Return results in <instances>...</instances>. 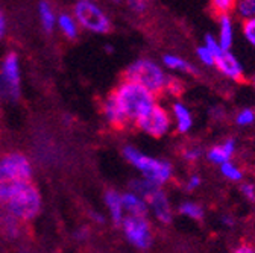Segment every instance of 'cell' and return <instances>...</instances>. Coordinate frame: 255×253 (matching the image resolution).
Segmentation results:
<instances>
[{
  "label": "cell",
  "mask_w": 255,
  "mask_h": 253,
  "mask_svg": "<svg viewBox=\"0 0 255 253\" xmlns=\"http://www.w3.org/2000/svg\"><path fill=\"white\" fill-rule=\"evenodd\" d=\"M0 205L18 221H30L41 211L43 199L37 185L30 180L0 182Z\"/></svg>",
  "instance_id": "1"
},
{
  "label": "cell",
  "mask_w": 255,
  "mask_h": 253,
  "mask_svg": "<svg viewBox=\"0 0 255 253\" xmlns=\"http://www.w3.org/2000/svg\"><path fill=\"white\" fill-rule=\"evenodd\" d=\"M210 117L216 121H222L223 118H225V109H223L222 106H213L210 109Z\"/></svg>",
  "instance_id": "36"
},
{
  "label": "cell",
  "mask_w": 255,
  "mask_h": 253,
  "mask_svg": "<svg viewBox=\"0 0 255 253\" xmlns=\"http://www.w3.org/2000/svg\"><path fill=\"white\" fill-rule=\"evenodd\" d=\"M156 188H158V185H155L153 182L147 180V179L143 177V176H140L138 179L132 180V183H131V189H132V191L141 194L144 199H147V197L155 191Z\"/></svg>",
  "instance_id": "24"
},
{
  "label": "cell",
  "mask_w": 255,
  "mask_h": 253,
  "mask_svg": "<svg viewBox=\"0 0 255 253\" xmlns=\"http://www.w3.org/2000/svg\"><path fill=\"white\" fill-rule=\"evenodd\" d=\"M73 15L81 29L90 34L105 35L113 27L110 14L101 3H98V0H78L73 5Z\"/></svg>",
  "instance_id": "5"
},
{
  "label": "cell",
  "mask_w": 255,
  "mask_h": 253,
  "mask_svg": "<svg viewBox=\"0 0 255 253\" xmlns=\"http://www.w3.org/2000/svg\"><path fill=\"white\" fill-rule=\"evenodd\" d=\"M90 217L93 218V221H98V223H105V217L101 212H90Z\"/></svg>",
  "instance_id": "39"
},
{
  "label": "cell",
  "mask_w": 255,
  "mask_h": 253,
  "mask_svg": "<svg viewBox=\"0 0 255 253\" xmlns=\"http://www.w3.org/2000/svg\"><path fill=\"white\" fill-rule=\"evenodd\" d=\"M202 185V177L198 173H191L185 180H184V189L187 193H195Z\"/></svg>",
  "instance_id": "31"
},
{
  "label": "cell",
  "mask_w": 255,
  "mask_h": 253,
  "mask_svg": "<svg viewBox=\"0 0 255 253\" xmlns=\"http://www.w3.org/2000/svg\"><path fill=\"white\" fill-rule=\"evenodd\" d=\"M234 123L239 128H249L255 124V109L254 108H242L234 115Z\"/></svg>",
  "instance_id": "25"
},
{
  "label": "cell",
  "mask_w": 255,
  "mask_h": 253,
  "mask_svg": "<svg viewBox=\"0 0 255 253\" xmlns=\"http://www.w3.org/2000/svg\"><path fill=\"white\" fill-rule=\"evenodd\" d=\"M236 252H237V253H252V252H255V247L248 246L246 243H242V244L236 249Z\"/></svg>",
  "instance_id": "38"
},
{
  "label": "cell",
  "mask_w": 255,
  "mask_h": 253,
  "mask_svg": "<svg viewBox=\"0 0 255 253\" xmlns=\"http://www.w3.org/2000/svg\"><path fill=\"white\" fill-rule=\"evenodd\" d=\"M137 128L149 135L150 138H164L173 129V120L170 109H167L161 103H155L144 115H141L135 123Z\"/></svg>",
  "instance_id": "7"
},
{
  "label": "cell",
  "mask_w": 255,
  "mask_h": 253,
  "mask_svg": "<svg viewBox=\"0 0 255 253\" xmlns=\"http://www.w3.org/2000/svg\"><path fill=\"white\" fill-rule=\"evenodd\" d=\"M104 203L108 211L110 220L114 225L120 226L123 218L126 217L125 206H123V193L117 191V189H108L104 196Z\"/></svg>",
  "instance_id": "16"
},
{
  "label": "cell",
  "mask_w": 255,
  "mask_h": 253,
  "mask_svg": "<svg viewBox=\"0 0 255 253\" xmlns=\"http://www.w3.org/2000/svg\"><path fill=\"white\" fill-rule=\"evenodd\" d=\"M251 85H252V88L255 89V75H252V78H251Z\"/></svg>",
  "instance_id": "41"
},
{
  "label": "cell",
  "mask_w": 255,
  "mask_h": 253,
  "mask_svg": "<svg viewBox=\"0 0 255 253\" xmlns=\"http://www.w3.org/2000/svg\"><path fill=\"white\" fill-rule=\"evenodd\" d=\"M6 32H8V21H6V15H5L2 6H0V41L5 38Z\"/></svg>",
  "instance_id": "35"
},
{
  "label": "cell",
  "mask_w": 255,
  "mask_h": 253,
  "mask_svg": "<svg viewBox=\"0 0 255 253\" xmlns=\"http://www.w3.org/2000/svg\"><path fill=\"white\" fill-rule=\"evenodd\" d=\"M217 167H219L220 174L227 180H230V182H242L243 180V170L233 160H230L227 163H222Z\"/></svg>",
  "instance_id": "22"
},
{
  "label": "cell",
  "mask_w": 255,
  "mask_h": 253,
  "mask_svg": "<svg viewBox=\"0 0 255 253\" xmlns=\"http://www.w3.org/2000/svg\"><path fill=\"white\" fill-rule=\"evenodd\" d=\"M110 2H111V3H114V5H119V3H122V2H123V0H110Z\"/></svg>",
  "instance_id": "42"
},
{
  "label": "cell",
  "mask_w": 255,
  "mask_h": 253,
  "mask_svg": "<svg viewBox=\"0 0 255 253\" xmlns=\"http://www.w3.org/2000/svg\"><path fill=\"white\" fill-rule=\"evenodd\" d=\"M233 14L242 21L255 18V0H236Z\"/></svg>",
  "instance_id": "23"
},
{
  "label": "cell",
  "mask_w": 255,
  "mask_h": 253,
  "mask_svg": "<svg viewBox=\"0 0 255 253\" xmlns=\"http://www.w3.org/2000/svg\"><path fill=\"white\" fill-rule=\"evenodd\" d=\"M236 6V0H210V8L214 14H233Z\"/></svg>",
  "instance_id": "26"
},
{
  "label": "cell",
  "mask_w": 255,
  "mask_h": 253,
  "mask_svg": "<svg viewBox=\"0 0 255 253\" xmlns=\"http://www.w3.org/2000/svg\"><path fill=\"white\" fill-rule=\"evenodd\" d=\"M240 193L248 202H255V183L252 182L240 183Z\"/></svg>",
  "instance_id": "32"
},
{
  "label": "cell",
  "mask_w": 255,
  "mask_h": 253,
  "mask_svg": "<svg viewBox=\"0 0 255 253\" xmlns=\"http://www.w3.org/2000/svg\"><path fill=\"white\" fill-rule=\"evenodd\" d=\"M163 66L176 73H184V75H198V67L190 62L187 58L176 55V53H166L163 56Z\"/></svg>",
  "instance_id": "18"
},
{
  "label": "cell",
  "mask_w": 255,
  "mask_h": 253,
  "mask_svg": "<svg viewBox=\"0 0 255 253\" xmlns=\"http://www.w3.org/2000/svg\"><path fill=\"white\" fill-rule=\"evenodd\" d=\"M242 35H243L245 41L255 50V18H251V20L243 21Z\"/></svg>",
  "instance_id": "29"
},
{
  "label": "cell",
  "mask_w": 255,
  "mask_h": 253,
  "mask_svg": "<svg viewBox=\"0 0 255 253\" xmlns=\"http://www.w3.org/2000/svg\"><path fill=\"white\" fill-rule=\"evenodd\" d=\"M32 179V164L20 152L0 156V182H20Z\"/></svg>",
  "instance_id": "9"
},
{
  "label": "cell",
  "mask_w": 255,
  "mask_h": 253,
  "mask_svg": "<svg viewBox=\"0 0 255 253\" xmlns=\"http://www.w3.org/2000/svg\"><path fill=\"white\" fill-rule=\"evenodd\" d=\"M78 232L79 234H76V240H79V241H84L88 237V231L87 229H79Z\"/></svg>",
  "instance_id": "40"
},
{
  "label": "cell",
  "mask_w": 255,
  "mask_h": 253,
  "mask_svg": "<svg viewBox=\"0 0 255 253\" xmlns=\"http://www.w3.org/2000/svg\"><path fill=\"white\" fill-rule=\"evenodd\" d=\"M170 114L173 120V129L178 134L185 135L193 129V126H195L193 114H191L190 108L184 102L175 100L170 106Z\"/></svg>",
  "instance_id": "14"
},
{
  "label": "cell",
  "mask_w": 255,
  "mask_h": 253,
  "mask_svg": "<svg viewBox=\"0 0 255 253\" xmlns=\"http://www.w3.org/2000/svg\"><path fill=\"white\" fill-rule=\"evenodd\" d=\"M125 78L141 84L156 96L166 92L167 84L170 81V75L167 73L163 62H156L155 59L146 56L131 62L125 70Z\"/></svg>",
  "instance_id": "4"
},
{
  "label": "cell",
  "mask_w": 255,
  "mask_h": 253,
  "mask_svg": "<svg viewBox=\"0 0 255 253\" xmlns=\"http://www.w3.org/2000/svg\"><path fill=\"white\" fill-rule=\"evenodd\" d=\"M220 223H222L223 228L231 229V228H234V225H236V218H234L231 214H223V215L220 217Z\"/></svg>",
  "instance_id": "37"
},
{
  "label": "cell",
  "mask_w": 255,
  "mask_h": 253,
  "mask_svg": "<svg viewBox=\"0 0 255 253\" xmlns=\"http://www.w3.org/2000/svg\"><path fill=\"white\" fill-rule=\"evenodd\" d=\"M196 58H198V61L201 62L202 66H205V67H214L216 55L205 44L198 46V49H196Z\"/></svg>",
  "instance_id": "27"
},
{
  "label": "cell",
  "mask_w": 255,
  "mask_h": 253,
  "mask_svg": "<svg viewBox=\"0 0 255 253\" xmlns=\"http://www.w3.org/2000/svg\"><path fill=\"white\" fill-rule=\"evenodd\" d=\"M123 2H125V5L128 6V9H129L132 14L141 15L147 9V2H149V0H123Z\"/></svg>",
  "instance_id": "30"
},
{
  "label": "cell",
  "mask_w": 255,
  "mask_h": 253,
  "mask_svg": "<svg viewBox=\"0 0 255 253\" xmlns=\"http://www.w3.org/2000/svg\"><path fill=\"white\" fill-rule=\"evenodd\" d=\"M123 206H125L126 215H147L149 214L147 199L132 191V189L123 193Z\"/></svg>",
  "instance_id": "17"
},
{
  "label": "cell",
  "mask_w": 255,
  "mask_h": 253,
  "mask_svg": "<svg viewBox=\"0 0 255 253\" xmlns=\"http://www.w3.org/2000/svg\"><path fill=\"white\" fill-rule=\"evenodd\" d=\"M21 96V64L15 53H8L0 64V102H17Z\"/></svg>",
  "instance_id": "6"
},
{
  "label": "cell",
  "mask_w": 255,
  "mask_h": 253,
  "mask_svg": "<svg viewBox=\"0 0 255 253\" xmlns=\"http://www.w3.org/2000/svg\"><path fill=\"white\" fill-rule=\"evenodd\" d=\"M204 44H205V46H207V47H208V49H210L216 56L223 50V49L220 47V44H219L217 38H216L214 35H211V34H207V35H205V38H204Z\"/></svg>",
  "instance_id": "34"
},
{
  "label": "cell",
  "mask_w": 255,
  "mask_h": 253,
  "mask_svg": "<svg viewBox=\"0 0 255 253\" xmlns=\"http://www.w3.org/2000/svg\"><path fill=\"white\" fill-rule=\"evenodd\" d=\"M178 214L193 220V221H202L205 217V211L201 203L193 200H184L178 206Z\"/></svg>",
  "instance_id": "21"
},
{
  "label": "cell",
  "mask_w": 255,
  "mask_h": 253,
  "mask_svg": "<svg viewBox=\"0 0 255 253\" xmlns=\"http://www.w3.org/2000/svg\"><path fill=\"white\" fill-rule=\"evenodd\" d=\"M217 41L222 49L231 50L236 41V21L233 14L217 15Z\"/></svg>",
  "instance_id": "15"
},
{
  "label": "cell",
  "mask_w": 255,
  "mask_h": 253,
  "mask_svg": "<svg viewBox=\"0 0 255 253\" xmlns=\"http://www.w3.org/2000/svg\"><path fill=\"white\" fill-rule=\"evenodd\" d=\"M125 240L134 249L147 250L153 244V229L147 215H126L120 223Z\"/></svg>",
  "instance_id": "8"
},
{
  "label": "cell",
  "mask_w": 255,
  "mask_h": 253,
  "mask_svg": "<svg viewBox=\"0 0 255 253\" xmlns=\"http://www.w3.org/2000/svg\"><path fill=\"white\" fill-rule=\"evenodd\" d=\"M122 153L125 160L140 173V176L146 177L155 185L164 186L173 179V164L163 158L147 155L134 146H125Z\"/></svg>",
  "instance_id": "3"
},
{
  "label": "cell",
  "mask_w": 255,
  "mask_h": 253,
  "mask_svg": "<svg viewBox=\"0 0 255 253\" xmlns=\"http://www.w3.org/2000/svg\"><path fill=\"white\" fill-rule=\"evenodd\" d=\"M113 94L131 123H135L158 102V96L155 92H152L141 84L126 78L114 88Z\"/></svg>",
  "instance_id": "2"
},
{
  "label": "cell",
  "mask_w": 255,
  "mask_h": 253,
  "mask_svg": "<svg viewBox=\"0 0 255 253\" xmlns=\"http://www.w3.org/2000/svg\"><path fill=\"white\" fill-rule=\"evenodd\" d=\"M237 152V140L236 138H225L220 143L213 144L207 152H205V158L207 161L214 164V166H220L222 163H227L236 156Z\"/></svg>",
  "instance_id": "13"
},
{
  "label": "cell",
  "mask_w": 255,
  "mask_h": 253,
  "mask_svg": "<svg viewBox=\"0 0 255 253\" xmlns=\"http://www.w3.org/2000/svg\"><path fill=\"white\" fill-rule=\"evenodd\" d=\"M56 29L67 40H75L79 35L81 26H79L76 17L73 15V12H61V14H58Z\"/></svg>",
  "instance_id": "19"
},
{
  "label": "cell",
  "mask_w": 255,
  "mask_h": 253,
  "mask_svg": "<svg viewBox=\"0 0 255 253\" xmlns=\"http://www.w3.org/2000/svg\"><path fill=\"white\" fill-rule=\"evenodd\" d=\"M37 12H38V20L41 27L46 30V32H53L56 29V20H58V14L55 12L53 6L47 0H41L37 6Z\"/></svg>",
  "instance_id": "20"
},
{
  "label": "cell",
  "mask_w": 255,
  "mask_h": 253,
  "mask_svg": "<svg viewBox=\"0 0 255 253\" xmlns=\"http://www.w3.org/2000/svg\"><path fill=\"white\" fill-rule=\"evenodd\" d=\"M166 92L170 94V96H179L182 92V82L175 78V76H170V81L167 84V88H166Z\"/></svg>",
  "instance_id": "33"
},
{
  "label": "cell",
  "mask_w": 255,
  "mask_h": 253,
  "mask_svg": "<svg viewBox=\"0 0 255 253\" xmlns=\"http://www.w3.org/2000/svg\"><path fill=\"white\" fill-rule=\"evenodd\" d=\"M204 155L205 153L199 146H190V147H185L182 150V160L188 164H195V163L202 160Z\"/></svg>",
  "instance_id": "28"
},
{
  "label": "cell",
  "mask_w": 255,
  "mask_h": 253,
  "mask_svg": "<svg viewBox=\"0 0 255 253\" xmlns=\"http://www.w3.org/2000/svg\"><path fill=\"white\" fill-rule=\"evenodd\" d=\"M214 69L225 79H230L233 82H242L245 79V67L242 61L231 50L223 49L216 56Z\"/></svg>",
  "instance_id": "11"
},
{
  "label": "cell",
  "mask_w": 255,
  "mask_h": 253,
  "mask_svg": "<svg viewBox=\"0 0 255 253\" xmlns=\"http://www.w3.org/2000/svg\"><path fill=\"white\" fill-rule=\"evenodd\" d=\"M147 205H149V214L153 217L156 223L167 226L173 221V206L163 186H158L147 197Z\"/></svg>",
  "instance_id": "10"
},
{
  "label": "cell",
  "mask_w": 255,
  "mask_h": 253,
  "mask_svg": "<svg viewBox=\"0 0 255 253\" xmlns=\"http://www.w3.org/2000/svg\"><path fill=\"white\" fill-rule=\"evenodd\" d=\"M102 115L105 121L114 129H125L128 124H131L129 118L125 114L123 108L120 106L119 100L113 92H110L102 102Z\"/></svg>",
  "instance_id": "12"
}]
</instances>
